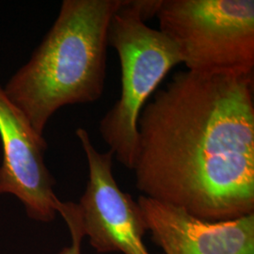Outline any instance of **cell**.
I'll use <instances>...</instances> for the list:
<instances>
[{
    "label": "cell",
    "mask_w": 254,
    "mask_h": 254,
    "mask_svg": "<svg viewBox=\"0 0 254 254\" xmlns=\"http://www.w3.org/2000/svg\"><path fill=\"white\" fill-rule=\"evenodd\" d=\"M159 0H124L110 21L109 46L118 53L121 95L99 124V132L120 163L133 171L137 121L150 96L173 67L182 64L176 46L146 25Z\"/></svg>",
    "instance_id": "3957f363"
},
{
    "label": "cell",
    "mask_w": 254,
    "mask_h": 254,
    "mask_svg": "<svg viewBox=\"0 0 254 254\" xmlns=\"http://www.w3.org/2000/svg\"><path fill=\"white\" fill-rule=\"evenodd\" d=\"M56 208L58 214L65 220L72 237L71 245L65 247L58 254H81V242L85 236L76 203L73 201H62L59 199Z\"/></svg>",
    "instance_id": "ba28073f"
},
{
    "label": "cell",
    "mask_w": 254,
    "mask_h": 254,
    "mask_svg": "<svg viewBox=\"0 0 254 254\" xmlns=\"http://www.w3.org/2000/svg\"><path fill=\"white\" fill-rule=\"evenodd\" d=\"M0 195L15 196L27 216L41 222H51L59 198L54 178L45 163L47 143L30 126L23 112L9 100L0 85Z\"/></svg>",
    "instance_id": "8992f818"
},
{
    "label": "cell",
    "mask_w": 254,
    "mask_h": 254,
    "mask_svg": "<svg viewBox=\"0 0 254 254\" xmlns=\"http://www.w3.org/2000/svg\"><path fill=\"white\" fill-rule=\"evenodd\" d=\"M254 80L175 73L137 121L142 196L206 221L254 214Z\"/></svg>",
    "instance_id": "6da1fadb"
},
{
    "label": "cell",
    "mask_w": 254,
    "mask_h": 254,
    "mask_svg": "<svg viewBox=\"0 0 254 254\" xmlns=\"http://www.w3.org/2000/svg\"><path fill=\"white\" fill-rule=\"evenodd\" d=\"M155 16L188 71L254 76V0H160Z\"/></svg>",
    "instance_id": "277c9868"
},
{
    "label": "cell",
    "mask_w": 254,
    "mask_h": 254,
    "mask_svg": "<svg viewBox=\"0 0 254 254\" xmlns=\"http://www.w3.org/2000/svg\"><path fill=\"white\" fill-rule=\"evenodd\" d=\"M123 1H63L41 45L3 87L39 135L44 136L48 121L59 109L100 99L109 24Z\"/></svg>",
    "instance_id": "7a4b0ae2"
},
{
    "label": "cell",
    "mask_w": 254,
    "mask_h": 254,
    "mask_svg": "<svg viewBox=\"0 0 254 254\" xmlns=\"http://www.w3.org/2000/svg\"><path fill=\"white\" fill-rule=\"evenodd\" d=\"M75 135L89 167L86 190L76 203L84 236L98 254H152L143 241L147 228L138 203L113 175V153H100L84 128Z\"/></svg>",
    "instance_id": "5b68a950"
},
{
    "label": "cell",
    "mask_w": 254,
    "mask_h": 254,
    "mask_svg": "<svg viewBox=\"0 0 254 254\" xmlns=\"http://www.w3.org/2000/svg\"><path fill=\"white\" fill-rule=\"evenodd\" d=\"M136 201L152 241L165 254H254V214L212 222L142 195Z\"/></svg>",
    "instance_id": "52a82bcc"
}]
</instances>
